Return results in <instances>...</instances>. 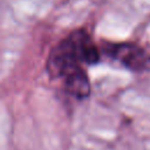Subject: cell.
<instances>
[{"label":"cell","mask_w":150,"mask_h":150,"mask_svg":"<svg viewBox=\"0 0 150 150\" xmlns=\"http://www.w3.org/2000/svg\"><path fill=\"white\" fill-rule=\"evenodd\" d=\"M66 93L77 100H83L90 95L91 88L88 75L83 68H79L63 77Z\"/></svg>","instance_id":"3"},{"label":"cell","mask_w":150,"mask_h":150,"mask_svg":"<svg viewBox=\"0 0 150 150\" xmlns=\"http://www.w3.org/2000/svg\"><path fill=\"white\" fill-rule=\"evenodd\" d=\"M101 60V49L84 29H76L61 40L49 53L46 70L52 79H63L82 68L81 64H96Z\"/></svg>","instance_id":"1"},{"label":"cell","mask_w":150,"mask_h":150,"mask_svg":"<svg viewBox=\"0 0 150 150\" xmlns=\"http://www.w3.org/2000/svg\"><path fill=\"white\" fill-rule=\"evenodd\" d=\"M101 53L118 61L134 73L150 70V54L139 45L134 42H104Z\"/></svg>","instance_id":"2"}]
</instances>
